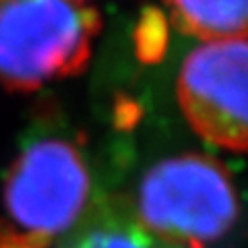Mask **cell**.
<instances>
[{"label":"cell","mask_w":248,"mask_h":248,"mask_svg":"<svg viewBox=\"0 0 248 248\" xmlns=\"http://www.w3.org/2000/svg\"><path fill=\"white\" fill-rule=\"evenodd\" d=\"M89 195L81 157L60 141L37 143L23 153L6 186V205L27 232L54 236L79 219Z\"/></svg>","instance_id":"277c9868"},{"label":"cell","mask_w":248,"mask_h":248,"mask_svg":"<svg viewBox=\"0 0 248 248\" xmlns=\"http://www.w3.org/2000/svg\"><path fill=\"white\" fill-rule=\"evenodd\" d=\"M58 248H188L143 221L133 201L102 197L85 205Z\"/></svg>","instance_id":"5b68a950"},{"label":"cell","mask_w":248,"mask_h":248,"mask_svg":"<svg viewBox=\"0 0 248 248\" xmlns=\"http://www.w3.org/2000/svg\"><path fill=\"white\" fill-rule=\"evenodd\" d=\"M246 37L207 40L186 58L180 104L201 137L242 151L246 147Z\"/></svg>","instance_id":"3957f363"},{"label":"cell","mask_w":248,"mask_h":248,"mask_svg":"<svg viewBox=\"0 0 248 248\" xmlns=\"http://www.w3.org/2000/svg\"><path fill=\"white\" fill-rule=\"evenodd\" d=\"M95 31L83 0H0V81L37 87L77 71Z\"/></svg>","instance_id":"6da1fadb"},{"label":"cell","mask_w":248,"mask_h":248,"mask_svg":"<svg viewBox=\"0 0 248 248\" xmlns=\"http://www.w3.org/2000/svg\"><path fill=\"white\" fill-rule=\"evenodd\" d=\"M135 207L149 228L188 248L223 236L238 211L226 170L199 155L155 166L145 176Z\"/></svg>","instance_id":"7a4b0ae2"},{"label":"cell","mask_w":248,"mask_h":248,"mask_svg":"<svg viewBox=\"0 0 248 248\" xmlns=\"http://www.w3.org/2000/svg\"><path fill=\"white\" fill-rule=\"evenodd\" d=\"M180 25L203 40L246 33V0H168Z\"/></svg>","instance_id":"8992f818"}]
</instances>
